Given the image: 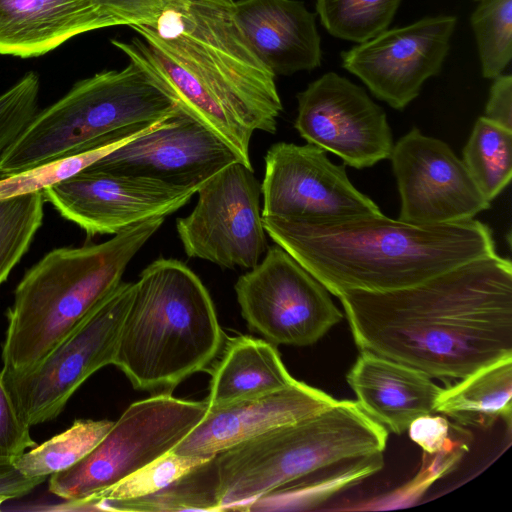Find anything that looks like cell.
<instances>
[{
  "label": "cell",
  "mask_w": 512,
  "mask_h": 512,
  "mask_svg": "<svg viewBox=\"0 0 512 512\" xmlns=\"http://www.w3.org/2000/svg\"><path fill=\"white\" fill-rule=\"evenodd\" d=\"M474 1H480V0H474Z\"/></svg>",
  "instance_id": "cell-39"
},
{
  "label": "cell",
  "mask_w": 512,
  "mask_h": 512,
  "mask_svg": "<svg viewBox=\"0 0 512 512\" xmlns=\"http://www.w3.org/2000/svg\"><path fill=\"white\" fill-rule=\"evenodd\" d=\"M294 127L308 144L356 169L388 159L393 137L385 111L365 89L328 72L297 94Z\"/></svg>",
  "instance_id": "cell-13"
},
{
  "label": "cell",
  "mask_w": 512,
  "mask_h": 512,
  "mask_svg": "<svg viewBox=\"0 0 512 512\" xmlns=\"http://www.w3.org/2000/svg\"><path fill=\"white\" fill-rule=\"evenodd\" d=\"M46 478H31L20 473L12 461L0 459V506L3 502L30 493Z\"/></svg>",
  "instance_id": "cell-38"
},
{
  "label": "cell",
  "mask_w": 512,
  "mask_h": 512,
  "mask_svg": "<svg viewBox=\"0 0 512 512\" xmlns=\"http://www.w3.org/2000/svg\"><path fill=\"white\" fill-rule=\"evenodd\" d=\"M204 401L161 393L132 403L83 459L49 479V491L77 501L171 452L208 412Z\"/></svg>",
  "instance_id": "cell-8"
},
{
  "label": "cell",
  "mask_w": 512,
  "mask_h": 512,
  "mask_svg": "<svg viewBox=\"0 0 512 512\" xmlns=\"http://www.w3.org/2000/svg\"><path fill=\"white\" fill-rule=\"evenodd\" d=\"M171 0H94L98 10L115 26L137 25L156 18Z\"/></svg>",
  "instance_id": "cell-35"
},
{
  "label": "cell",
  "mask_w": 512,
  "mask_h": 512,
  "mask_svg": "<svg viewBox=\"0 0 512 512\" xmlns=\"http://www.w3.org/2000/svg\"><path fill=\"white\" fill-rule=\"evenodd\" d=\"M346 379L360 407L398 435L435 412L442 390L426 373L369 351H361Z\"/></svg>",
  "instance_id": "cell-20"
},
{
  "label": "cell",
  "mask_w": 512,
  "mask_h": 512,
  "mask_svg": "<svg viewBox=\"0 0 512 512\" xmlns=\"http://www.w3.org/2000/svg\"><path fill=\"white\" fill-rule=\"evenodd\" d=\"M234 8L235 0H171L153 20L129 26L141 38L111 43L253 167V133L275 134L283 105L276 75L249 45Z\"/></svg>",
  "instance_id": "cell-2"
},
{
  "label": "cell",
  "mask_w": 512,
  "mask_h": 512,
  "mask_svg": "<svg viewBox=\"0 0 512 512\" xmlns=\"http://www.w3.org/2000/svg\"><path fill=\"white\" fill-rule=\"evenodd\" d=\"M235 18L249 45L275 75L321 65L316 14L299 0H235Z\"/></svg>",
  "instance_id": "cell-19"
},
{
  "label": "cell",
  "mask_w": 512,
  "mask_h": 512,
  "mask_svg": "<svg viewBox=\"0 0 512 512\" xmlns=\"http://www.w3.org/2000/svg\"><path fill=\"white\" fill-rule=\"evenodd\" d=\"M178 110L151 75L129 61L121 70L77 82L37 113L3 155L0 176L139 137L164 125Z\"/></svg>",
  "instance_id": "cell-6"
},
{
  "label": "cell",
  "mask_w": 512,
  "mask_h": 512,
  "mask_svg": "<svg viewBox=\"0 0 512 512\" xmlns=\"http://www.w3.org/2000/svg\"><path fill=\"white\" fill-rule=\"evenodd\" d=\"M196 193L193 210L176 221L186 255L227 269L255 267L268 244L260 207L261 185L253 167L232 163Z\"/></svg>",
  "instance_id": "cell-11"
},
{
  "label": "cell",
  "mask_w": 512,
  "mask_h": 512,
  "mask_svg": "<svg viewBox=\"0 0 512 512\" xmlns=\"http://www.w3.org/2000/svg\"><path fill=\"white\" fill-rule=\"evenodd\" d=\"M239 155L180 108L161 127L124 144L86 169L198 189ZM243 163V162H242Z\"/></svg>",
  "instance_id": "cell-17"
},
{
  "label": "cell",
  "mask_w": 512,
  "mask_h": 512,
  "mask_svg": "<svg viewBox=\"0 0 512 512\" xmlns=\"http://www.w3.org/2000/svg\"><path fill=\"white\" fill-rule=\"evenodd\" d=\"M383 456L375 454L346 460L320 472L312 481L286 485L251 503L246 511L306 510L380 470Z\"/></svg>",
  "instance_id": "cell-24"
},
{
  "label": "cell",
  "mask_w": 512,
  "mask_h": 512,
  "mask_svg": "<svg viewBox=\"0 0 512 512\" xmlns=\"http://www.w3.org/2000/svg\"><path fill=\"white\" fill-rule=\"evenodd\" d=\"M43 191L0 200V285L28 251L42 225Z\"/></svg>",
  "instance_id": "cell-30"
},
{
  "label": "cell",
  "mask_w": 512,
  "mask_h": 512,
  "mask_svg": "<svg viewBox=\"0 0 512 512\" xmlns=\"http://www.w3.org/2000/svg\"><path fill=\"white\" fill-rule=\"evenodd\" d=\"M470 21L482 75L494 79L512 59V0H480Z\"/></svg>",
  "instance_id": "cell-31"
},
{
  "label": "cell",
  "mask_w": 512,
  "mask_h": 512,
  "mask_svg": "<svg viewBox=\"0 0 512 512\" xmlns=\"http://www.w3.org/2000/svg\"><path fill=\"white\" fill-rule=\"evenodd\" d=\"M111 26L94 0H0V54L41 56L79 34Z\"/></svg>",
  "instance_id": "cell-21"
},
{
  "label": "cell",
  "mask_w": 512,
  "mask_h": 512,
  "mask_svg": "<svg viewBox=\"0 0 512 512\" xmlns=\"http://www.w3.org/2000/svg\"><path fill=\"white\" fill-rule=\"evenodd\" d=\"M492 80L484 116L512 130V76L502 73Z\"/></svg>",
  "instance_id": "cell-37"
},
{
  "label": "cell",
  "mask_w": 512,
  "mask_h": 512,
  "mask_svg": "<svg viewBox=\"0 0 512 512\" xmlns=\"http://www.w3.org/2000/svg\"><path fill=\"white\" fill-rule=\"evenodd\" d=\"M39 90L38 75L28 72L0 94V161L37 114Z\"/></svg>",
  "instance_id": "cell-33"
},
{
  "label": "cell",
  "mask_w": 512,
  "mask_h": 512,
  "mask_svg": "<svg viewBox=\"0 0 512 512\" xmlns=\"http://www.w3.org/2000/svg\"><path fill=\"white\" fill-rule=\"evenodd\" d=\"M294 379L276 347L250 336L229 340L211 373L209 408L265 395L291 385Z\"/></svg>",
  "instance_id": "cell-22"
},
{
  "label": "cell",
  "mask_w": 512,
  "mask_h": 512,
  "mask_svg": "<svg viewBox=\"0 0 512 512\" xmlns=\"http://www.w3.org/2000/svg\"><path fill=\"white\" fill-rule=\"evenodd\" d=\"M30 428L19 417L0 377V459L14 461L27 448L36 446Z\"/></svg>",
  "instance_id": "cell-34"
},
{
  "label": "cell",
  "mask_w": 512,
  "mask_h": 512,
  "mask_svg": "<svg viewBox=\"0 0 512 512\" xmlns=\"http://www.w3.org/2000/svg\"><path fill=\"white\" fill-rule=\"evenodd\" d=\"M196 192L149 178L88 169L43 190L45 200L89 237L115 235L141 222L166 218Z\"/></svg>",
  "instance_id": "cell-16"
},
{
  "label": "cell",
  "mask_w": 512,
  "mask_h": 512,
  "mask_svg": "<svg viewBox=\"0 0 512 512\" xmlns=\"http://www.w3.org/2000/svg\"><path fill=\"white\" fill-rule=\"evenodd\" d=\"M389 159L401 200L398 219L402 221L457 222L491 207L450 146L416 127L393 145Z\"/></svg>",
  "instance_id": "cell-15"
},
{
  "label": "cell",
  "mask_w": 512,
  "mask_h": 512,
  "mask_svg": "<svg viewBox=\"0 0 512 512\" xmlns=\"http://www.w3.org/2000/svg\"><path fill=\"white\" fill-rule=\"evenodd\" d=\"M407 430L411 440L429 454L452 446L449 440L450 425L442 416H420L411 422Z\"/></svg>",
  "instance_id": "cell-36"
},
{
  "label": "cell",
  "mask_w": 512,
  "mask_h": 512,
  "mask_svg": "<svg viewBox=\"0 0 512 512\" xmlns=\"http://www.w3.org/2000/svg\"><path fill=\"white\" fill-rule=\"evenodd\" d=\"M462 155L471 178L491 202L512 177V130L481 116L474 124Z\"/></svg>",
  "instance_id": "cell-25"
},
{
  "label": "cell",
  "mask_w": 512,
  "mask_h": 512,
  "mask_svg": "<svg viewBox=\"0 0 512 512\" xmlns=\"http://www.w3.org/2000/svg\"><path fill=\"white\" fill-rule=\"evenodd\" d=\"M338 298L361 351L431 378L460 380L512 355V264L497 253L407 288Z\"/></svg>",
  "instance_id": "cell-1"
},
{
  "label": "cell",
  "mask_w": 512,
  "mask_h": 512,
  "mask_svg": "<svg viewBox=\"0 0 512 512\" xmlns=\"http://www.w3.org/2000/svg\"><path fill=\"white\" fill-rule=\"evenodd\" d=\"M456 24L454 15H438L388 28L341 52L342 67L376 98L402 110L440 73Z\"/></svg>",
  "instance_id": "cell-14"
},
{
  "label": "cell",
  "mask_w": 512,
  "mask_h": 512,
  "mask_svg": "<svg viewBox=\"0 0 512 512\" xmlns=\"http://www.w3.org/2000/svg\"><path fill=\"white\" fill-rule=\"evenodd\" d=\"M133 290L134 282H121L29 370L0 372L17 414L29 427L56 418L92 374L113 364Z\"/></svg>",
  "instance_id": "cell-9"
},
{
  "label": "cell",
  "mask_w": 512,
  "mask_h": 512,
  "mask_svg": "<svg viewBox=\"0 0 512 512\" xmlns=\"http://www.w3.org/2000/svg\"><path fill=\"white\" fill-rule=\"evenodd\" d=\"M234 288L248 327L272 344L312 345L343 318L327 289L277 244Z\"/></svg>",
  "instance_id": "cell-10"
},
{
  "label": "cell",
  "mask_w": 512,
  "mask_h": 512,
  "mask_svg": "<svg viewBox=\"0 0 512 512\" xmlns=\"http://www.w3.org/2000/svg\"><path fill=\"white\" fill-rule=\"evenodd\" d=\"M262 223L336 297L407 288L496 253L491 229L474 218L414 224L380 213L317 221L265 216Z\"/></svg>",
  "instance_id": "cell-3"
},
{
  "label": "cell",
  "mask_w": 512,
  "mask_h": 512,
  "mask_svg": "<svg viewBox=\"0 0 512 512\" xmlns=\"http://www.w3.org/2000/svg\"><path fill=\"white\" fill-rule=\"evenodd\" d=\"M222 336L200 278L179 260L159 258L134 282L113 364L135 389L171 390L212 362Z\"/></svg>",
  "instance_id": "cell-5"
},
{
  "label": "cell",
  "mask_w": 512,
  "mask_h": 512,
  "mask_svg": "<svg viewBox=\"0 0 512 512\" xmlns=\"http://www.w3.org/2000/svg\"><path fill=\"white\" fill-rule=\"evenodd\" d=\"M210 459L158 492L131 500L103 502L97 510L219 511L216 480Z\"/></svg>",
  "instance_id": "cell-28"
},
{
  "label": "cell",
  "mask_w": 512,
  "mask_h": 512,
  "mask_svg": "<svg viewBox=\"0 0 512 512\" xmlns=\"http://www.w3.org/2000/svg\"><path fill=\"white\" fill-rule=\"evenodd\" d=\"M264 162L262 217L317 221L382 213L350 182L345 165L315 145L278 142Z\"/></svg>",
  "instance_id": "cell-12"
},
{
  "label": "cell",
  "mask_w": 512,
  "mask_h": 512,
  "mask_svg": "<svg viewBox=\"0 0 512 512\" xmlns=\"http://www.w3.org/2000/svg\"><path fill=\"white\" fill-rule=\"evenodd\" d=\"M213 457V456H212ZM211 457L183 456L169 452L113 486L77 501H66L54 510H97L99 504L151 495L186 475Z\"/></svg>",
  "instance_id": "cell-27"
},
{
  "label": "cell",
  "mask_w": 512,
  "mask_h": 512,
  "mask_svg": "<svg viewBox=\"0 0 512 512\" xmlns=\"http://www.w3.org/2000/svg\"><path fill=\"white\" fill-rule=\"evenodd\" d=\"M337 401L326 392L295 380L265 395L209 408L200 423L171 452L212 457L240 442L322 412Z\"/></svg>",
  "instance_id": "cell-18"
},
{
  "label": "cell",
  "mask_w": 512,
  "mask_h": 512,
  "mask_svg": "<svg viewBox=\"0 0 512 512\" xmlns=\"http://www.w3.org/2000/svg\"><path fill=\"white\" fill-rule=\"evenodd\" d=\"M434 411L464 425L488 427L502 418L510 426L512 355L489 363L454 385L442 388Z\"/></svg>",
  "instance_id": "cell-23"
},
{
  "label": "cell",
  "mask_w": 512,
  "mask_h": 512,
  "mask_svg": "<svg viewBox=\"0 0 512 512\" xmlns=\"http://www.w3.org/2000/svg\"><path fill=\"white\" fill-rule=\"evenodd\" d=\"M135 138L121 140L76 155L50 161L19 173L1 176L0 200L43 191L81 172L99 159Z\"/></svg>",
  "instance_id": "cell-32"
},
{
  "label": "cell",
  "mask_w": 512,
  "mask_h": 512,
  "mask_svg": "<svg viewBox=\"0 0 512 512\" xmlns=\"http://www.w3.org/2000/svg\"><path fill=\"white\" fill-rule=\"evenodd\" d=\"M402 0H316V14L332 36L366 42L388 29Z\"/></svg>",
  "instance_id": "cell-29"
},
{
  "label": "cell",
  "mask_w": 512,
  "mask_h": 512,
  "mask_svg": "<svg viewBox=\"0 0 512 512\" xmlns=\"http://www.w3.org/2000/svg\"><path fill=\"white\" fill-rule=\"evenodd\" d=\"M164 221L141 222L102 243L53 249L34 264L7 313L1 372L29 370L67 337L122 282L130 261Z\"/></svg>",
  "instance_id": "cell-4"
},
{
  "label": "cell",
  "mask_w": 512,
  "mask_h": 512,
  "mask_svg": "<svg viewBox=\"0 0 512 512\" xmlns=\"http://www.w3.org/2000/svg\"><path fill=\"white\" fill-rule=\"evenodd\" d=\"M386 428L357 401L240 442L211 458L219 511H246L255 500L331 465L381 454Z\"/></svg>",
  "instance_id": "cell-7"
},
{
  "label": "cell",
  "mask_w": 512,
  "mask_h": 512,
  "mask_svg": "<svg viewBox=\"0 0 512 512\" xmlns=\"http://www.w3.org/2000/svg\"><path fill=\"white\" fill-rule=\"evenodd\" d=\"M114 421L77 419L65 431L53 436L13 461L16 469L31 478H47L83 459L103 439Z\"/></svg>",
  "instance_id": "cell-26"
}]
</instances>
